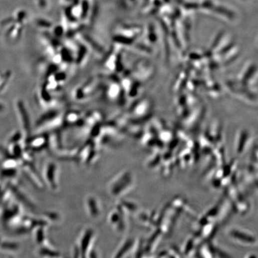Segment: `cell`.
Listing matches in <instances>:
<instances>
[{"instance_id":"obj_1","label":"cell","mask_w":258,"mask_h":258,"mask_svg":"<svg viewBox=\"0 0 258 258\" xmlns=\"http://www.w3.org/2000/svg\"><path fill=\"white\" fill-rule=\"evenodd\" d=\"M133 181L132 176L130 172L120 173L110 182L107 187L108 193L112 197H121L130 189Z\"/></svg>"},{"instance_id":"obj_2","label":"cell","mask_w":258,"mask_h":258,"mask_svg":"<svg viewBox=\"0 0 258 258\" xmlns=\"http://www.w3.org/2000/svg\"><path fill=\"white\" fill-rule=\"evenodd\" d=\"M95 238V232L92 228H87L82 232L77 244V247L80 251V257H88V255L93 249L92 245Z\"/></svg>"},{"instance_id":"obj_3","label":"cell","mask_w":258,"mask_h":258,"mask_svg":"<svg viewBox=\"0 0 258 258\" xmlns=\"http://www.w3.org/2000/svg\"><path fill=\"white\" fill-rule=\"evenodd\" d=\"M58 172V166L55 162H48L45 164L43 170L44 180L51 190H56L59 187Z\"/></svg>"},{"instance_id":"obj_4","label":"cell","mask_w":258,"mask_h":258,"mask_svg":"<svg viewBox=\"0 0 258 258\" xmlns=\"http://www.w3.org/2000/svg\"><path fill=\"white\" fill-rule=\"evenodd\" d=\"M87 213L93 220L98 219L102 215V207L99 200L94 196H89L85 200Z\"/></svg>"},{"instance_id":"obj_5","label":"cell","mask_w":258,"mask_h":258,"mask_svg":"<svg viewBox=\"0 0 258 258\" xmlns=\"http://www.w3.org/2000/svg\"><path fill=\"white\" fill-rule=\"evenodd\" d=\"M38 254L41 257H57L59 256L58 252L54 251L50 247H43L41 245V248L38 250Z\"/></svg>"}]
</instances>
